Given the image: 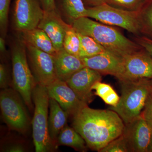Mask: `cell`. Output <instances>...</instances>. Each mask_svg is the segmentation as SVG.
Listing matches in <instances>:
<instances>
[{"mask_svg":"<svg viewBox=\"0 0 152 152\" xmlns=\"http://www.w3.org/2000/svg\"><path fill=\"white\" fill-rule=\"evenodd\" d=\"M72 127L84 139L87 146L99 152L122 134L125 124L116 112L85 106L72 116Z\"/></svg>","mask_w":152,"mask_h":152,"instance_id":"6da1fadb","label":"cell"},{"mask_svg":"<svg viewBox=\"0 0 152 152\" xmlns=\"http://www.w3.org/2000/svg\"><path fill=\"white\" fill-rule=\"evenodd\" d=\"M72 25L78 33L91 37L107 51L122 58L142 48L116 29L88 17L77 19Z\"/></svg>","mask_w":152,"mask_h":152,"instance_id":"7a4b0ae2","label":"cell"},{"mask_svg":"<svg viewBox=\"0 0 152 152\" xmlns=\"http://www.w3.org/2000/svg\"><path fill=\"white\" fill-rule=\"evenodd\" d=\"M121 95L115 107L110 110L117 113L125 124L132 121L140 115L151 91L150 79L120 81Z\"/></svg>","mask_w":152,"mask_h":152,"instance_id":"3957f363","label":"cell"},{"mask_svg":"<svg viewBox=\"0 0 152 152\" xmlns=\"http://www.w3.org/2000/svg\"><path fill=\"white\" fill-rule=\"evenodd\" d=\"M34 112L32 122L36 152H52L58 146L50 138L48 129L50 97L46 87L37 84L32 94Z\"/></svg>","mask_w":152,"mask_h":152,"instance_id":"277c9868","label":"cell"},{"mask_svg":"<svg viewBox=\"0 0 152 152\" xmlns=\"http://www.w3.org/2000/svg\"><path fill=\"white\" fill-rule=\"evenodd\" d=\"M12 61L13 88L31 110L34 108L33 92L37 83L29 65L25 44L19 37L12 48Z\"/></svg>","mask_w":152,"mask_h":152,"instance_id":"5b68a950","label":"cell"},{"mask_svg":"<svg viewBox=\"0 0 152 152\" xmlns=\"http://www.w3.org/2000/svg\"><path fill=\"white\" fill-rule=\"evenodd\" d=\"M24 101L16 90L2 89L0 93V107L4 121L10 129L22 134L28 132L29 118Z\"/></svg>","mask_w":152,"mask_h":152,"instance_id":"8992f818","label":"cell"},{"mask_svg":"<svg viewBox=\"0 0 152 152\" xmlns=\"http://www.w3.org/2000/svg\"><path fill=\"white\" fill-rule=\"evenodd\" d=\"M86 8V17L106 25L123 28L136 36L141 35L139 11L122 10L106 3Z\"/></svg>","mask_w":152,"mask_h":152,"instance_id":"52a82bcc","label":"cell"},{"mask_svg":"<svg viewBox=\"0 0 152 152\" xmlns=\"http://www.w3.org/2000/svg\"><path fill=\"white\" fill-rule=\"evenodd\" d=\"M25 45L29 65L36 81L48 86L58 79L54 57L31 46Z\"/></svg>","mask_w":152,"mask_h":152,"instance_id":"ba28073f","label":"cell"},{"mask_svg":"<svg viewBox=\"0 0 152 152\" xmlns=\"http://www.w3.org/2000/svg\"><path fill=\"white\" fill-rule=\"evenodd\" d=\"M38 0H15L13 26L19 33L38 27L44 15Z\"/></svg>","mask_w":152,"mask_h":152,"instance_id":"9c48e42d","label":"cell"},{"mask_svg":"<svg viewBox=\"0 0 152 152\" xmlns=\"http://www.w3.org/2000/svg\"><path fill=\"white\" fill-rule=\"evenodd\" d=\"M151 127L141 114L132 121L125 124L122 134L129 152H148Z\"/></svg>","mask_w":152,"mask_h":152,"instance_id":"30bf717a","label":"cell"},{"mask_svg":"<svg viewBox=\"0 0 152 152\" xmlns=\"http://www.w3.org/2000/svg\"><path fill=\"white\" fill-rule=\"evenodd\" d=\"M123 59L124 73L121 81L152 79V57L145 49L142 48Z\"/></svg>","mask_w":152,"mask_h":152,"instance_id":"8fae6325","label":"cell"},{"mask_svg":"<svg viewBox=\"0 0 152 152\" xmlns=\"http://www.w3.org/2000/svg\"><path fill=\"white\" fill-rule=\"evenodd\" d=\"M85 66L99 72L102 75H111L119 80H123L124 59L106 51L96 56L81 58Z\"/></svg>","mask_w":152,"mask_h":152,"instance_id":"7c38bea8","label":"cell"},{"mask_svg":"<svg viewBox=\"0 0 152 152\" xmlns=\"http://www.w3.org/2000/svg\"><path fill=\"white\" fill-rule=\"evenodd\" d=\"M102 75L99 72L85 66L76 72L66 82L81 101L88 104L94 100L92 87L101 81Z\"/></svg>","mask_w":152,"mask_h":152,"instance_id":"4fadbf2b","label":"cell"},{"mask_svg":"<svg viewBox=\"0 0 152 152\" xmlns=\"http://www.w3.org/2000/svg\"><path fill=\"white\" fill-rule=\"evenodd\" d=\"M46 87L49 97L56 100L69 116H72L82 108L88 105L79 99L65 81L57 79Z\"/></svg>","mask_w":152,"mask_h":152,"instance_id":"5bb4252c","label":"cell"},{"mask_svg":"<svg viewBox=\"0 0 152 152\" xmlns=\"http://www.w3.org/2000/svg\"><path fill=\"white\" fill-rule=\"evenodd\" d=\"M71 25L63 20L56 9L54 10L45 11L43 17L38 28L46 33L58 52L63 48V43L66 32Z\"/></svg>","mask_w":152,"mask_h":152,"instance_id":"9a60e30c","label":"cell"},{"mask_svg":"<svg viewBox=\"0 0 152 152\" xmlns=\"http://www.w3.org/2000/svg\"><path fill=\"white\" fill-rule=\"evenodd\" d=\"M54 57L57 77L64 81H67L76 72L85 67L81 58L69 53L63 48Z\"/></svg>","mask_w":152,"mask_h":152,"instance_id":"2e32d148","label":"cell"},{"mask_svg":"<svg viewBox=\"0 0 152 152\" xmlns=\"http://www.w3.org/2000/svg\"><path fill=\"white\" fill-rule=\"evenodd\" d=\"M48 129L50 138L57 144L60 132L65 126L69 115L54 99L50 97ZM58 146V145H57Z\"/></svg>","mask_w":152,"mask_h":152,"instance_id":"e0dca14e","label":"cell"},{"mask_svg":"<svg viewBox=\"0 0 152 152\" xmlns=\"http://www.w3.org/2000/svg\"><path fill=\"white\" fill-rule=\"evenodd\" d=\"M19 37L26 45L31 46L52 56H55L58 52L48 36L39 28L19 33Z\"/></svg>","mask_w":152,"mask_h":152,"instance_id":"ac0fdd59","label":"cell"},{"mask_svg":"<svg viewBox=\"0 0 152 152\" xmlns=\"http://www.w3.org/2000/svg\"><path fill=\"white\" fill-rule=\"evenodd\" d=\"M57 144L71 147L76 151L86 152L87 151L86 143L74 128L66 125L60 132L57 140Z\"/></svg>","mask_w":152,"mask_h":152,"instance_id":"d6986e66","label":"cell"},{"mask_svg":"<svg viewBox=\"0 0 152 152\" xmlns=\"http://www.w3.org/2000/svg\"><path fill=\"white\" fill-rule=\"evenodd\" d=\"M57 8L72 25L77 19L86 17L87 8L82 0H59Z\"/></svg>","mask_w":152,"mask_h":152,"instance_id":"ffe728a7","label":"cell"},{"mask_svg":"<svg viewBox=\"0 0 152 152\" xmlns=\"http://www.w3.org/2000/svg\"><path fill=\"white\" fill-rule=\"evenodd\" d=\"M77 34L80 43L79 53L80 58L93 56L107 51L93 38L78 32Z\"/></svg>","mask_w":152,"mask_h":152,"instance_id":"44dd1931","label":"cell"},{"mask_svg":"<svg viewBox=\"0 0 152 152\" xmlns=\"http://www.w3.org/2000/svg\"><path fill=\"white\" fill-rule=\"evenodd\" d=\"M139 17L141 34L152 39V0H146Z\"/></svg>","mask_w":152,"mask_h":152,"instance_id":"7402d4cb","label":"cell"},{"mask_svg":"<svg viewBox=\"0 0 152 152\" xmlns=\"http://www.w3.org/2000/svg\"><path fill=\"white\" fill-rule=\"evenodd\" d=\"M92 90H95V95L111 107H115L119 102L120 97L110 85L98 81L94 85Z\"/></svg>","mask_w":152,"mask_h":152,"instance_id":"603a6c76","label":"cell"},{"mask_svg":"<svg viewBox=\"0 0 152 152\" xmlns=\"http://www.w3.org/2000/svg\"><path fill=\"white\" fill-rule=\"evenodd\" d=\"M80 44L77 32L71 25L66 32L63 43V49L69 53L79 57Z\"/></svg>","mask_w":152,"mask_h":152,"instance_id":"cb8c5ba5","label":"cell"},{"mask_svg":"<svg viewBox=\"0 0 152 152\" xmlns=\"http://www.w3.org/2000/svg\"><path fill=\"white\" fill-rule=\"evenodd\" d=\"M146 0H105V3L118 8L130 11L140 10Z\"/></svg>","mask_w":152,"mask_h":152,"instance_id":"d4e9b609","label":"cell"},{"mask_svg":"<svg viewBox=\"0 0 152 152\" xmlns=\"http://www.w3.org/2000/svg\"><path fill=\"white\" fill-rule=\"evenodd\" d=\"M100 152H129L126 140L122 134L110 142Z\"/></svg>","mask_w":152,"mask_h":152,"instance_id":"484cf974","label":"cell"},{"mask_svg":"<svg viewBox=\"0 0 152 152\" xmlns=\"http://www.w3.org/2000/svg\"><path fill=\"white\" fill-rule=\"evenodd\" d=\"M11 0H0V28L3 36L6 35L8 25L9 9Z\"/></svg>","mask_w":152,"mask_h":152,"instance_id":"4316f807","label":"cell"},{"mask_svg":"<svg viewBox=\"0 0 152 152\" xmlns=\"http://www.w3.org/2000/svg\"><path fill=\"white\" fill-rule=\"evenodd\" d=\"M141 115L150 126H152V89L147 98Z\"/></svg>","mask_w":152,"mask_h":152,"instance_id":"83f0119b","label":"cell"},{"mask_svg":"<svg viewBox=\"0 0 152 152\" xmlns=\"http://www.w3.org/2000/svg\"><path fill=\"white\" fill-rule=\"evenodd\" d=\"M10 76H9L8 69L7 66L4 64H1L0 65V87L1 88H9L10 84Z\"/></svg>","mask_w":152,"mask_h":152,"instance_id":"f1b7e54d","label":"cell"},{"mask_svg":"<svg viewBox=\"0 0 152 152\" xmlns=\"http://www.w3.org/2000/svg\"><path fill=\"white\" fill-rule=\"evenodd\" d=\"M134 41L143 48L145 49L152 57V39L144 36H137Z\"/></svg>","mask_w":152,"mask_h":152,"instance_id":"f546056e","label":"cell"},{"mask_svg":"<svg viewBox=\"0 0 152 152\" xmlns=\"http://www.w3.org/2000/svg\"><path fill=\"white\" fill-rule=\"evenodd\" d=\"M24 146L21 144L13 143L4 147L2 151L6 152H23L26 151Z\"/></svg>","mask_w":152,"mask_h":152,"instance_id":"4dcf8cb0","label":"cell"},{"mask_svg":"<svg viewBox=\"0 0 152 152\" xmlns=\"http://www.w3.org/2000/svg\"><path fill=\"white\" fill-rule=\"evenodd\" d=\"M44 11H50L56 10V0H38Z\"/></svg>","mask_w":152,"mask_h":152,"instance_id":"1f68e13d","label":"cell"},{"mask_svg":"<svg viewBox=\"0 0 152 152\" xmlns=\"http://www.w3.org/2000/svg\"><path fill=\"white\" fill-rule=\"evenodd\" d=\"M82 1L83 2L85 6H87V7H96L105 3V0H82Z\"/></svg>","mask_w":152,"mask_h":152,"instance_id":"d6a6232c","label":"cell"},{"mask_svg":"<svg viewBox=\"0 0 152 152\" xmlns=\"http://www.w3.org/2000/svg\"><path fill=\"white\" fill-rule=\"evenodd\" d=\"M0 51L1 53H5L6 51L5 41L4 38H0Z\"/></svg>","mask_w":152,"mask_h":152,"instance_id":"836d02e7","label":"cell"},{"mask_svg":"<svg viewBox=\"0 0 152 152\" xmlns=\"http://www.w3.org/2000/svg\"><path fill=\"white\" fill-rule=\"evenodd\" d=\"M151 139H150V142L149 145L148 149V152H152V126H151Z\"/></svg>","mask_w":152,"mask_h":152,"instance_id":"e575fe53","label":"cell"},{"mask_svg":"<svg viewBox=\"0 0 152 152\" xmlns=\"http://www.w3.org/2000/svg\"><path fill=\"white\" fill-rule=\"evenodd\" d=\"M150 83H151V87L152 89V79H150Z\"/></svg>","mask_w":152,"mask_h":152,"instance_id":"d590c367","label":"cell"}]
</instances>
